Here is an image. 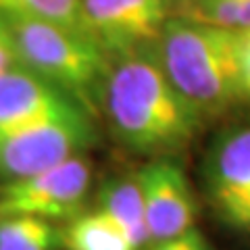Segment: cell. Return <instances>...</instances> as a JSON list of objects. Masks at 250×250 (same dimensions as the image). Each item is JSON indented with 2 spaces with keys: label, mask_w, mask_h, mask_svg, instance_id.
<instances>
[{
  "label": "cell",
  "mask_w": 250,
  "mask_h": 250,
  "mask_svg": "<svg viewBox=\"0 0 250 250\" xmlns=\"http://www.w3.org/2000/svg\"><path fill=\"white\" fill-rule=\"evenodd\" d=\"M103 115L127 150L150 159L175 156L192 144L205 123L167 77L156 42L113 61Z\"/></svg>",
  "instance_id": "obj_1"
},
{
  "label": "cell",
  "mask_w": 250,
  "mask_h": 250,
  "mask_svg": "<svg viewBox=\"0 0 250 250\" xmlns=\"http://www.w3.org/2000/svg\"><path fill=\"white\" fill-rule=\"evenodd\" d=\"M156 52L171 83L205 119L242 100L238 31L173 17L156 40Z\"/></svg>",
  "instance_id": "obj_2"
},
{
  "label": "cell",
  "mask_w": 250,
  "mask_h": 250,
  "mask_svg": "<svg viewBox=\"0 0 250 250\" xmlns=\"http://www.w3.org/2000/svg\"><path fill=\"white\" fill-rule=\"evenodd\" d=\"M4 17V15H2ZM23 67L67 92L92 119L103 113L113 59L88 34L36 17H4Z\"/></svg>",
  "instance_id": "obj_3"
},
{
  "label": "cell",
  "mask_w": 250,
  "mask_h": 250,
  "mask_svg": "<svg viewBox=\"0 0 250 250\" xmlns=\"http://www.w3.org/2000/svg\"><path fill=\"white\" fill-rule=\"evenodd\" d=\"M200 179L217 221L250 236V119L233 121L213 136L200 163Z\"/></svg>",
  "instance_id": "obj_4"
},
{
  "label": "cell",
  "mask_w": 250,
  "mask_h": 250,
  "mask_svg": "<svg viewBox=\"0 0 250 250\" xmlns=\"http://www.w3.org/2000/svg\"><path fill=\"white\" fill-rule=\"evenodd\" d=\"M92 188V165L83 154L36 175L0 186V217L29 215L46 221H71L83 213Z\"/></svg>",
  "instance_id": "obj_5"
},
{
  "label": "cell",
  "mask_w": 250,
  "mask_h": 250,
  "mask_svg": "<svg viewBox=\"0 0 250 250\" xmlns=\"http://www.w3.org/2000/svg\"><path fill=\"white\" fill-rule=\"evenodd\" d=\"M96 142L94 119L57 121L0 131V182H15L83 154Z\"/></svg>",
  "instance_id": "obj_6"
},
{
  "label": "cell",
  "mask_w": 250,
  "mask_h": 250,
  "mask_svg": "<svg viewBox=\"0 0 250 250\" xmlns=\"http://www.w3.org/2000/svg\"><path fill=\"white\" fill-rule=\"evenodd\" d=\"M83 31L113 61L159 40L165 0H82Z\"/></svg>",
  "instance_id": "obj_7"
},
{
  "label": "cell",
  "mask_w": 250,
  "mask_h": 250,
  "mask_svg": "<svg viewBox=\"0 0 250 250\" xmlns=\"http://www.w3.org/2000/svg\"><path fill=\"white\" fill-rule=\"evenodd\" d=\"M152 242L196 228L198 205L186 171L175 156H156L136 171Z\"/></svg>",
  "instance_id": "obj_8"
},
{
  "label": "cell",
  "mask_w": 250,
  "mask_h": 250,
  "mask_svg": "<svg viewBox=\"0 0 250 250\" xmlns=\"http://www.w3.org/2000/svg\"><path fill=\"white\" fill-rule=\"evenodd\" d=\"M92 117L80 103L27 67H15L0 75V131L57 121Z\"/></svg>",
  "instance_id": "obj_9"
},
{
  "label": "cell",
  "mask_w": 250,
  "mask_h": 250,
  "mask_svg": "<svg viewBox=\"0 0 250 250\" xmlns=\"http://www.w3.org/2000/svg\"><path fill=\"white\" fill-rule=\"evenodd\" d=\"M96 200V208H100L113 221L119 223V228L127 233L136 250H146L152 244L138 173L108 177L100 188Z\"/></svg>",
  "instance_id": "obj_10"
},
{
  "label": "cell",
  "mask_w": 250,
  "mask_h": 250,
  "mask_svg": "<svg viewBox=\"0 0 250 250\" xmlns=\"http://www.w3.org/2000/svg\"><path fill=\"white\" fill-rule=\"evenodd\" d=\"M65 250H136L119 223L100 208L83 210L62 228Z\"/></svg>",
  "instance_id": "obj_11"
},
{
  "label": "cell",
  "mask_w": 250,
  "mask_h": 250,
  "mask_svg": "<svg viewBox=\"0 0 250 250\" xmlns=\"http://www.w3.org/2000/svg\"><path fill=\"white\" fill-rule=\"evenodd\" d=\"M62 228L40 217H0V250H61Z\"/></svg>",
  "instance_id": "obj_12"
},
{
  "label": "cell",
  "mask_w": 250,
  "mask_h": 250,
  "mask_svg": "<svg viewBox=\"0 0 250 250\" xmlns=\"http://www.w3.org/2000/svg\"><path fill=\"white\" fill-rule=\"evenodd\" d=\"M0 15L36 17L85 34L82 19V0H0Z\"/></svg>",
  "instance_id": "obj_13"
},
{
  "label": "cell",
  "mask_w": 250,
  "mask_h": 250,
  "mask_svg": "<svg viewBox=\"0 0 250 250\" xmlns=\"http://www.w3.org/2000/svg\"><path fill=\"white\" fill-rule=\"evenodd\" d=\"M182 13L186 19L213 27L229 31L250 29V0H192Z\"/></svg>",
  "instance_id": "obj_14"
},
{
  "label": "cell",
  "mask_w": 250,
  "mask_h": 250,
  "mask_svg": "<svg viewBox=\"0 0 250 250\" xmlns=\"http://www.w3.org/2000/svg\"><path fill=\"white\" fill-rule=\"evenodd\" d=\"M146 250H215V246L207 240V236L198 228L188 229L182 236L152 242Z\"/></svg>",
  "instance_id": "obj_15"
},
{
  "label": "cell",
  "mask_w": 250,
  "mask_h": 250,
  "mask_svg": "<svg viewBox=\"0 0 250 250\" xmlns=\"http://www.w3.org/2000/svg\"><path fill=\"white\" fill-rule=\"evenodd\" d=\"M21 65L23 62L19 59V50H17V44H15L13 31L6 19L0 15V75H4L6 71Z\"/></svg>",
  "instance_id": "obj_16"
},
{
  "label": "cell",
  "mask_w": 250,
  "mask_h": 250,
  "mask_svg": "<svg viewBox=\"0 0 250 250\" xmlns=\"http://www.w3.org/2000/svg\"><path fill=\"white\" fill-rule=\"evenodd\" d=\"M238 69L242 100H250V29L238 31Z\"/></svg>",
  "instance_id": "obj_17"
},
{
  "label": "cell",
  "mask_w": 250,
  "mask_h": 250,
  "mask_svg": "<svg viewBox=\"0 0 250 250\" xmlns=\"http://www.w3.org/2000/svg\"><path fill=\"white\" fill-rule=\"evenodd\" d=\"M167 6H177V9H184V6H188L192 2V0H165Z\"/></svg>",
  "instance_id": "obj_18"
}]
</instances>
